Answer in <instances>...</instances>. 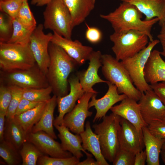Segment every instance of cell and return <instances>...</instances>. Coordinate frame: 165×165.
<instances>
[{
  "instance_id": "1",
  "label": "cell",
  "mask_w": 165,
  "mask_h": 165,
  "mask_svg": "<svg viewBox=\"0 0 165 165\" xmlns=\"http://www.w3.org/2000/svg\"><path fill=\"white\" fill-rule=\"evenodd\" d=\"M49 51L50 62L46 75L52 92L57 97L64 96L68 94V79L70 74L78 65L59 46L50 42Z\"/></svg>"
},
{
  "instance_id": "2",
  "label": "cell",
  "mask_w": 165,
  "mask_h": 165,
  "mask_svg": "<svg viewBox=\"0 0 165 165\" xmlns=\"http://www.w3.org/2000/svg\"><path fill=\"white\" fill-rule=\"evenodd\" d=\"M100 17L111 24L114 32L123 33L136 30L145 33L150 41L154 39L151 34L153 26L159 21L158 18L150 20H142V13L134 5L122 2L114 11L107 14H101Z\"/></svg>"
},
{
  "instance_id": "3",
  "label": "cell",
  "mask_w": 165,
  "mask_h": 165,
  "mask_svg": "<svg viewBox=\"0 0 165 165\" xmlns=\"http://www.w3.org/2000/svg\"><path fill=\"white\" fill-rule=\"evenodd\" d=\"M101 71L107 81L115 85L119 94L138 101L142 93L135 86L121 61L108 54H102Z\"/></svg>"
},
{
  "instance_id": "4",
  "label": "cell",
  "mask_w": 165,
  "mask_h": 165,
  "mask_svg": "<svg viewBox=\"0 0 165 165\" xmlns=\"http://www.w3.org/2000/svg\"><path fill=\"white\" fill-rule=\"evenodd\" d=\"M36 64L30 44L21 45L0 42V68L9 72L25 70Z\"/></svg>"
},
{
  "instance_id": "5",
  "label": "cell",
  "mask_w": 165,
  "mask_h": 165,
  "mask_svg": "<svg viewBox=\"0 0 165 165\" xmlns=\"http://www.w3.org/2000/svg\"><path fill=\"white\" fill-rule=\"evenodd\" d=\"M102 119V122L94 124L92 128L98 135L103 155L112 163L120 148L119 131L120 117L112 113Z\"/></svg>"
},
{
  "instance_id": "6",
  "label": "cell",
  "mask_w": 165,
  "mask_h": 165,
  "mask_svg": "<svg viewBox=\"0 0 165 165\" xmlns=\"http://www.w3.org/2000/svg\"><path fill=\"white\" fill-rule=\"evenodd\" d=\"M113 45L112 49L116 59L122 61L132 57L144 49L149 40L144 32L131 30L123 33L114 32L109 36Z\"/></svg>"
},
{
  "instance_id": "7",
  "label": "cell",
  "mask_w": 165,
  "mask_h": 165,
  "mask_svg": "<svg viewBox=\"0 0 165 165\" xmlns=\"http://www.w3.org/2000/svg\"><path fill=\"white\" fill-rule=\"evenodd\" d=\"M44 27L71 39L73 28L70 13L62 0H52L43 13Z\"/></svg>"
},
{
  "instance_id": "8",
  "label": "cell",
  "mask_w": 165,
  "mask_h": 165,
  "mask_svg": "<svg viewBox=\"0 0 165 165\" xmlns=\"http://www.w3.org/2000/svg\"><path fill=\"white\" fill-rule=\"evenodd\" d=\"M160 43L158 39L150 41L143 50L134 56L121 61L136 87L141 93L152 90L145 81L144 70L151 52Z\"/></svg>"
},
{
  "instance_id": "9",
  "label": "cell",
  "mask_w": 165,
  "mask_h": 165,
  "mask_svg": "<svg viewBox=\"0 0 165 165\" xmlns=\"http://www.w3.org/2000/svg\"><path fill=\"white\" fill-rule=\"evenodd\" d=\"M2 72L1 81L8 86L23 89L44 88L49 86L46 75L37 64L28 69Z\"/></svg>"
},
{
  "instance_id": "10",
  "label": "cell",
  "mask_w": 165,
  "mask_h": 165,
  "mask_svg": "<svg viewBox=\"0 0 165 165\" xmlns=\"http://www.w3.org/2000/svg\"><path fill=\"white\" fill-rule=\"evenodd\" d=\"M43 24H40L33 31L30 40V48L36 63L46 75L50 62L49 46L53 34H45Z\"/></svg>"
},
{
  "instance_id": "11",
  "label": "cell",
  "mask_w": 165,
  "mask_h": 165,
  "mask_svg": "<svg viewBox=\"0 0 165 165\" xmlns=\"http://www.w3.org/2000/svg\"><path fill=\"white\" fill-rule=\"evenodd\" d=\"M94 94H95L85 92L73 109L64 116L63 124L72 132L80 134L84 131L85 120L93 114L89 110L88 105L90 100Z\"/></svg>"
},
{
  "instance_id": "12",
  "label": "cell",
  "mask_w": 165,
  "mask_h": 165,
  "mask_svg": "<svg viewBox=\"0 0 165 165\" xmlns=\"http://www.w3.org/2000/svg\"><path fill=\"white\" fill-rule=\"evenodd\" d=\"M138 101L141 116L148 126L161 121L165 105L152 90L142 93Z\"/></svg>"
},
{
  "instance_id": "13",
  "label": "cell",
  "mask_w": 165,
  "mask_h": 165,
  "mask_svg": "<svg viewBox=\"0 0 165 165\" xmlns=\"http://www.w3.org/2000/svg\"><path fill=\"white\" fill-rule=\"evenodd\" d=\"M70 91L66 95L57 97L58 115L54 119L53 125L63 124L64 116L70 112L75 105L76 101L85 92L80 83L77 75H72L68 79Z\"/></svg>"
},
{
  "instance_id": "14",
  "label": "cell",
  "mask_w": 165,
  "mask_h": 165,
  "mask_svg": "<svg viewBox=\"0 0 165 165\" xmlns=\"http://www.w3.org/2000/svg\"><path fill=\"white\" fill-rule=\"evenodd\" d=\"M43 131L30 132L27 135V140L32 143L45 155L51 157L66 158L73 156L64 150L61 143Z\"/></svg>"
},
{
  "instance_id": "15",
  "label": "cell",
  "mask_w": 165,
  "mask_h": 165,
  "mask_svg": "<svg viewBox=\"0 0 165 165\" xmlns=\"http://www.w3.org/2000/svg\"><path fill=\"white\" fill-rule=\"evenodd\" d=\"M119 139L120 148L134 153L143 150L144 145L142 132L120 117Z\"/></svg>"
},
{
  "instance_id": "16",
  "label": "cell",
  "mask_w": 165,
  "mask_h": 165,
  "mask_svg": "<svg viewBox=\"0 0 165 165\" xmlns=\"http://www.w3.org/2000/svg\"><path fill=\"white\" fill-rule=\"evenodd\" d=\"M101 55L100 51H93L89 57V64L87 69L79 71L76 74L80 83L85 92L97 94L98 92L93 88V86L97 83H107L109 82L101 79L98 74L99 69L102 66Z\"/></svg>"
},
{
  "instance_id": "17",
  "label": "cell",
  "mask_w": 165,
  "mask_h": 165,
  "mask_svg": "<svg viewBox=\"0 0 165 165\" xmlns=\"http://www.w3.org/2000/svg\"><path fill=\"white\" fill-rule=\"evenodd\" d=\"M51 42L61 47L79 65L83 64L88 60L93 51L92 47L83 45L78 40H72L55 32H53Z\"/></svg>"
},
{
  "instance_id": "18",
  "label": "cell",
  "mask_w": 165,
  "mask_h": 165,
  "mask_svg": "<svg viewBox=\"0 0 165 165\" xmlns=\"http://www.w3.org/2000/svg\"><path fill=\"white\" fill-rule=\"evenodd\" d=\"M107 84L108 89L105 95L100 99H97V94H94L89 102V108L94 107L96 111L93 120V123L102 119L115 104L127 97L125 94H120L114 84L109 82Z\"/></svg>"
},
{
  "instance_id": "19",
  "label": "cell",
  "mask_w": 165,
  "mask_h": 165,
  "mask_svg": "<svg viewBox=\"0 0 165 165\" xmlns=\"http://www.w3.org/2000/svg\"><path fill=\"white\" fill-rule=\"evenodd\" d=\"M119 105L110 109L112 113L127 120L139 131L147 126L141 116L139 105L137 101L127 97Z\"/></svg>"
},
{
  "instance_id": "20",
  "label": "cell",
  "mask_w": 165,
  "mask_h": 165,
  "mask_svg": "<svg viewBox=\"0 0 165 165\" xmlns=\"http://www.w3.org/2000/svg\"><path fill=\"white\" fill-rule=\"evenodd\" d=\"M54 126L58 131L57 136L61 141V145L64 150L71 152L73 156L79 159L83 156L82 152L86 156L92 154L87 152L83 148L80 134H74L63 124L55 125Z\"/></svg>"
},
{
  "instance_id": "21",
  "label": "cell",
  "mask_w": 165,
  "mask_h": 165,
  "mask_svg": "<svg viewBox=\"0 0 165 165\" xmlns=\"http://www.w3.org/2000/svg\"><path fill=\"white\" fill-rule=\"evenodd\" d=\"M161 56L160 51L152 50L146 64L144 77L150 85L165 81V61Z\"/></svg>"
},
{
  "instance_id": "22",
  "label": "cell",
  "mask_w": 165,
  "mask_h": 165,
  "mask_svg": "<svg viewBox=\"0 0 165 165\" xmlns=\"http://www.w3.org/2000/svg\"><path fill=\"white\" fill-rule=\"evenodd\" d=\"M135 6L145 16L144 20L155 18L159 19V24L165 19V0H119Z\"/></svg>"
},
{
  "instance_id": "23",
  "label": "cell",
  "mask_w": 165,
  "mask_h": 165,
  "mask_svg": "<svg viewBox=\"0 0 165 165\" xmlns=\"http://www.w3.org/2000/svg\"><path fill=\"white\" fill-rule=\"evenodd\" d=\"M68 9L73 28L83 22L94 9L96 0H62Z\"/></svg>"
},
{
  "instance_id": "24",
  "label": "cell",
  "mask_w": 165,
  "mask_h": 165,
  "mask_svg": "<svg viewBox=\"0 0 165 165\" xmlns=\"http://www.w3.org/2000/svg\"><path fill=\"white\" fill-rule=\"evenodd\" d=\"M143 140L145 148L148 165H159V156L165 140L158 138L150 132L147 126L142 128Z\"/></svg>"
},
{
  "instance_id": "25",
  "label": "cell",
  "mask_w": 165,
  "mask_h": 165,
  "mask_svg": "<svg viewBox=\"0 0 165 165\" xmlns=\"http://www.w3.org/2000/svg\"><path fill=\"white\" fill-rule=\"evenodd\" d=\"M85 127L84 131L80 134L83 148L90 152L100 165H109L102 154L98 135L92 130L89 121L86 122Z\"/></svg>"
},
{
  "instance_id": "26",
  "label": "cell",
  "mask_w": 165,
  "mask_h": 165,
  "mask_svg": "<svg viewBox=\"0 0 165 165\" xmlns=\"http://www.w3.org/2000/svg\"><path fill=\"white\" fill-rule=\"evenodd\" d=\"M57 105V97L53 95L47 102L41 117L33 127L31 132L43 131L55 139H57L53 128L54 112Z\"/></svg>"
},
{
  "instance_id": "27",
  "label": "cell",
  "mask_w": 165,
  "mask_h": 165,
  "mask_svg": "<svg viewBox=\"0 0 165 165\" xmlns=\"http://www.w3.org/2000/svg\"><path fill=\"white\" fill-rule=\"evenodd\" d=\"M27 134L19 123L13 118L6 119L4 140L12 144L19 150L27 141Z\"/></svg>"
},
{
  "instance_id": "28",
  "label": "cell",
  "mask_w": 165,
  "mask_h": 165,
  "mask_svg": "<svg viewBox=\"0 0 165 165\" xmlns=\"http://www.w3.org/2000/svg\"><path fill=\"white\" fill-rule=\"evenodd\" d=\"M47 102H41L34 108L14 117L27 135L31 132L33 127L40 119Z\"/></svg>"
},
{
  "instance_id": "29",
  "label": "cell",
  "mask_w": 165,
  "mask_h": 165,
  "mask_svg": "<svg viewBox=\"0 0 165 165\" xmlns=\"http://www.w3.org/2000/svg\"><path fill=\"white\" fill-rule=\"evenodd\" d=\"M13 31L11 38L7 43L27 45L30 44V38L35 29L24 26L16 18L13 19Z\"/></svg>"
},
{
  "instance_id": "30",
  "label": "cell",
  "mask_w": 165,
  "mask_h": 165,
  "mask_svg": "<svg viewBox=\"0 0 165 165\" xmlns=\"http://www.w3.org/2000/svg\"><path fill=\"white\" fill-rule=\"evenodd\" d=\"M0 156L8 165H17L22 163L19 150L4 140L0 142Z\"/></svg>"
},
{
  "instance_id": "31",
  "label": "cell",
  "mask_w": 165,
  "mask_h": 165,
  "mask_svg": "<svg viewBox=\"0 0 165 165\" xmlns=\"http://www.w3.org/2000/svg\"><path fill=\"white\" fill-rule=\"evenodd\" d=\"M19 152L22 165H36L39 158L45 155L34 144L27 141L24 143Z\"/></svg>"
},
{
  "instance_id": "32",
  "label": "cell",
  "mask_w": 165,
  "mask_h": 165,
  "mask_svg": "<svg viewBox=\"0 0 165 165\" xmlns=\"http://www.w3.org/2000/svg\"><path fill=\"white\" fill-rule=\"evenodd\" d=\"M51 87L41 88L23 89L22 97L30 101L38 102L48 101L51 97Z\"/></svg>"
},
{
  "instance_id": "33",
  "label": "cell",
  "mask_w": 165,
  "mask_h": 165,
  "mask_svg": "<svg viewBox=\"0 0 165 165\" xmlns=\"http://www.w3.org/2000/svg\"><path fill=\"white\" fill-rule=\"evenodd\" d=\"M15 18L28 29H34L36 27V21L29 7L28 0L24 1Z\"/></svg>"
},
{
  "instance_id": "34",
  "label": "cell",
  "mask_w": 165,
  "mask_h": 165,
  "mask_svg": "<svg viewBox=\"0 0 165 165\" xmlns=\"http://www.w3.org/2000/svg\"><path fill=\"white\" fill-rule=\"evenodd\" d=\"M13 18L7 14L0 13V42H7L13 31Z\"/></svg>"
},
{
  "instance_id": "35",
  "label": "cell",
  "mask_w": 165,
  "mask_h": 165,
  "mask_svg": "<svg viewBox=\"0 0 165 165\" xmlns=\"http://www.w3.org/2000/svg\"><path fill=\"white\" fill-rule=\"evenodd\" d=\"M80 159L75 156L63 158L53 157L43 155L38 159V165H77Z\"/></svg>"
},
{
  "instance_id": "36",
  "label": "cell",
  "mask_w": 165,
  "mask_h": 165,
  "mask_svg": "<svg viewBox=\"0 0 165 165\" xmlns=\"http://www.w3.org/2000/svg\"><path fill=\"white\" fill-rule=\"evenodd\" d=\"M10 86L12 91V98L8 109L6 118H13L19 104L22 98L23 89L14 86Z\"/></svg>"
},
{
  "instance_id": "37",
  "label": "cell",
  "mask_w": 165,
  "mask_h": 165,
  "mask_svg": "<svg viewBox=\"0 0 165 165\" xmlns=\"http://www.w3.org/2000/svg\"><path fill=\"white\" fill-rule=\"evenodd\" d=\"M25 0H0L1 12L13 19L16 17L18 12Z\"/></svg>"
},
{
  "instance_id": "38",
  "label": "cell",
  "mask_w": 165,
  "mask_h": 165,
  "mask_svg": "<svg viewBox=\"0 0 165 165\" xmlns=\"http://www.w3.org/2000/svg\"><path fill=\"white\" fill-rule=\"evenodd\" d=\"M135 154L120 148L113 161V165H134Z\"/></svg>"
},
{
  "instance_id": "39",
  "label": "cell",
  "mask_w": 165,
  "mask_h": 165,
  "mask_svg": "<svg viewBox=\"0 0 165 165\" xmlns=\"http://www.w3.org/2000/svg\"><path fill=\"white\" fill-rule=\"evenodd\" d=\"M9 86L2 83L0 86V112L6 114L12 98Z\"/></svg>"
},
{
  "instance_id": "40",
  "label": "cell",
  "mask_w": 165,
  "mask_h": 165,
  "mask_svg": "<svg viewBox=\"0 0 165 165\" xmlns=\"http://www.w3.org/2000/svg\"><path fill=\"white\" fill-rule=\"evenodd\" d=\"M87 29L85 32V37L89 42L96 44L101 41L102 38V34L98 28L90 26L86 23Z\"/></svg>"
},
{
  "instance_id": "41",
  "label": "cell",
  "mask_w": 165,
  "mask_h": 165,
  "mask_svg": "<svg viewBox=\"0 0 165 165\" xmlns=\"http://www.w3.org/2000/svg\"><path fill=\"white\" fill-rule=\"evenodd\" d=\"M148 127L152 134L165 140V124L161 121L157 122L148 125Z\"/></svg>"
},
{
  "instance_id": "42",
  "label": "cell",
  "mask_w": 165,
  "mask_h": 165,
  "mask_svg": "<svg viewBox=\"0 0 165 165\" xmlns=\"http://www.w3.org/2000/svg\"><path fill=\"white\" fill-rule=\"evenodd\" d=\"M41 103L31 101L22 97L16 110L15 116L34 108Z\"/></svg>"
},
{
  "instance_id": "43",
  "label": "cell",
  "mask_w": 165,
  "mask_h": 165,
  "mask_svg": "<svg viewBox=\"0 0 165 165\" xmlns=\"http://www.w3.org/2000/svg\"><path fill=\"white\" fill-rule=\"evenodd\" d=\"M150 86L165 105V81L151 84Z\"/></svg>"
},
{
  "instance_id": "44",
  "label": "cell",
  "mask_w": 165,
  "mask_h": 165,
  "mask_svg": "<svg viewBox=\"0 0 165 165\" xmlns=\"http://www.w3.org/2000/svg\"><path fill=\"white\" fill-rule=\"evenodd\" d=\"M147 158L145 150L137 152L135 154L134 165H145Z\"/></svg>"
},
{
  "instance_id": "45",
  "label": "cell",
  "mask_w": 165,
  "mask_h": 165,
  "mask_svg": "<svg viewBox=\"0 0 165 165\" xmlns=\"http://www.w3.org/2000/svg\"><path fill=\"white\" fill-rule=\"evenodd\" d=\"M157 38L162 47L160 54L164 57L165 61V30L161 29L160 33L157 35Z\"/></svg>"
},
{
  "instance_id": "46",
  "label": "cell",
  "mask_w": 165,
  "mask_h": 165,
  "mask_svg": "<svg viewBox=\"0 0 165 165\" xmlns=\"http://www.w3.org/2000/svg\"><path fill=\"white\" fill-rule=\"evenodd\" d=\"M6 114L0 112V141L4 140L3 135Z\"/></svg>"
},
{
  "instance_id": "47",
  "label": "cell",
  "mask_w": 165,
  "mask_h": 165,
  "mask_svg": "<svg viewBox=\"0 0 165 165\" xmlns=\"http://www.w3.org/2000/svg\"><path fill=\"white\" fill-rule=\"evenodd\" d=\"M77 165H100L99 163L92 157V154L87 156L86 159L84 160L79 161Z\"/></svg>"
},
{
  "instance_id": "48",
  "label": "cell",
  "mask_w": 165,
  "mask_h": 165,
  "mask_svg": "<svg viewBox=\"0 0 165 165\" xmlns=\"http://www.w3.org/2000/svg\"><path fill=\"white\" fill-rule=\"evenodd\" d=\"M52 0H31V4L38 6L47 5Z\"/></svg>"
},
{
  "instance_id": "49",
  "label": "cell",
  "mask_w": 165,
  "mask_h": 165,
  "mask_svg": "<svg viewBox=\"0 0 165 165\" xmlns=\"http://www.w3.org/2000/svg\"><path fill=\"white\" fill-rule=\"evenodd\" d=\"M160 154L163 161L165 164V150H162Z\"/></svg>"
},
{
  "instance_id": "50",
  "label": "cell",
  "mask_w": 165,
  "mask_h": 165,
  "mask_svg": "<svg viewBox=\"0 0 165 165\" xmlns=\"http://www.w3.org/2000/svg\"><path fill=\"white\" fill-rule=\"evenodd\" d=\"M159 25L161 27V29L165 30V19L162 23L160 24Z\"/></svg>"
},
{
  "instance_id": "51",
  "label": "cell",
  "mask_w": 165,
  "mask_h": 165,
  "mask_svg": "<svg viewBox=\"0 0 165 165\" xmlns=\"http://www.w3.org/2000/svg\"><path fill=\"white\" fill-rule=\"evenodd\" d=\"M161 122L165 124V111Z\"/></svg>"
},
{
  "instance_id": "52",
  "label": "cell",
  "mask_w": 165,
  "mask_h": 165,
  "mask_svg": "<svg viewBox=\"0 0 165 165\" xmlns=\"http://www.w3.org/2000/svg\"><path fill=\"white\" fill-rule=\"evenodd\" d=\"M162 150H165V142L163 145Z\"/></svg>"
}]
</instances>
